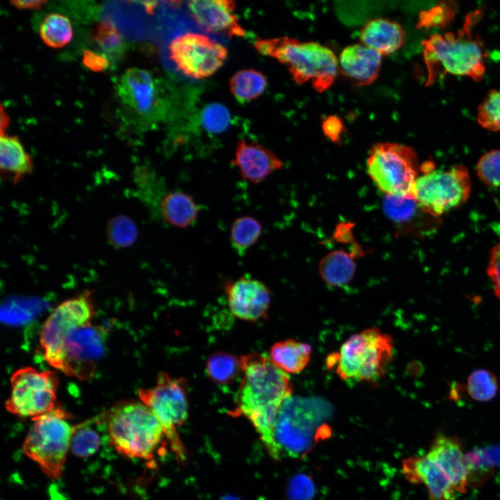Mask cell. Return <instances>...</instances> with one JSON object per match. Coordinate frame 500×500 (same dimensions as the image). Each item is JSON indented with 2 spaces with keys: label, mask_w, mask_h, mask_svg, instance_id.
<instances>
[{
  "label": "cell",
  "mask_w": 500,
  "mask_h": 500,
  "mask_svg": "<svg viewBox=\"0 0 500 500\" xmlns=\"http://www.w3.org/2000/svg\"><path fill=\"white\" fill-rule=\"evenodd\" d=\"M90 292L65 301L49 316L40 342L45 360L66 376L91 378L105 353V333L93 322Z\"/></svg>",
  "instance_id": "cell-1"
},
{
  "label": "cell",
  "mask_w": 500,
  "mask_h": 500,
  "mask_svg": "<svg viewBox=\"0 0 500 500\" xmlns=\"http://www.w3.org/2000/svg\"><path fill=\"white\" fill-rule=\"evenodd\" d=\"M240 359L242 377L234 412L250 421L270 456L279 459L273 428L281 406L292 396L290 377L267 355L251 353Z\"/></svg>",
  "instance_id": "cell-2"
},
{
  "label": "cell",
  "mask_w": 500,
  "mask_h": 500,
  "mask_svg": "<svg viewBox=\"0 0 500 500\" xmlns=\"http://www.w3.org/2000/svg\"><path fill=\"white\" fill-rule=\"evenodd\" d=\"M254 47L259 53L285 65L294 82L310 81L318 92L328 89L336 78L338 58L330 49L319 43L284 36L257 38Z\"/></svg>",
  "instance_id": "cell-3"
},
{
  "label": "cell",
  "mask_w": 500,
  "mask_h": 500,
  "mask_svg": "<svg viewBox=\"0 0 500 500\" xmlns=\"http://www.w3.org/2000/svg\"><path fill=\"white\" fill-rule=\"evenodd\" d=\"M468 17L464 28L456 34L432 35L422 42L428 73L426 85L446 74L466 76L475 81L482 79L484 52L479 40L472 37Z\"/></svg>",
  "instance_id": "cell-4"
},
{
  "label": "cell",
  "mask_w": 500,
  "mask_h": 500,
  "mask_svg": "<svg viewBox=\"0 0 500 500\" xmlns=\"http://www.w3.org/2000/svg\"><path fill=\"white\" fill-rule=\"evenodd\" d=\"M106 428L115 449L131 458L151 459L165 436L161 424L142 402L112 408L106 416Z\"/></svg>",
  "instance_id": "cell-5"
},
{
  "label": "cell",
  "mask_w": 500,
  "mask_h": 500,
  "mask_svg": "<svg viewBox=\"0 0 500 500\" xmlns=\"http://www.w3.org/2000/svg\"><path fill=\"white\" fill-rule=\"evenodd\" d=\"M393 340L377 328L352 335L333 356L336 372L345 381H377L393 356Z\"/></svg>",
  "instance_id": "cell-6"
},
{
  "label": "cell",
  "mask_w": 500,
  "mask_h": 500,
  "mask_svg": "<svg viewBox=\"0 0 500 500\" xmlns=\"http://www.w3.org/2000/svg\"><path fill=\"white\" fill-rule=\"evenodd\" d=\"M68 418L67 413L59 408L32 418L33 424L23 443L24 453L52 479L62 473L76 429L67 421Z\"/></svg>",
  "instance_id": "cell-7"
},
{
  "label": "cell",
  "mask_w": 500,
  "mask_h": 500,
  "mask_svg": "<svg viewBox=\"0 0 500 500\" xmlns=\"http://www.w3.org/2000/svg\"><path fill=\"white\" fill-rule=\"evenodd\" d=\"M322 406L306 399L290 397L276 416L273 438L279 456L306 455L314 445L324 419Z\"/></svg>",
  "instance_id": "cell-8"
},
{
  "label": "cell",
  "mask_w": 500,
  "mask_h": 500,
  "mask_svg": "<svg viewBox=\"0 0 500 500\" xmlns=\"http://www.w3.org/2000/svg\"><path fill=\"white\" fill-rule=\"evenodd\" d=\"M367 165L370 178L385 194L413 198L419 165L412 147L394 142L376 143L369 151Z\"/></svg>",
  "instance_id": "cell-9"
},
{
  "label": "cell",
  "mask_w": 500,
  "mask_h": 500,
  "mask_svg": "<svg viewBox=\"0 0 500 500\" xmlns=\"http://www.w3.org/2000/svg\"><path fill=\"white\" fill-rule=\"evenodd\" d=\"M141 402L145 404L161 424L165 437L179 461L185 459L183 445L177 428L188 418L186 382L182 378H173L165 372L157 376L156 384L149 389H140Z\"/></svg>",
  "instance_id": "cell-10"
},
{
  "label": "cell",
  "mask_w": 500,
  "mask_h": 500,
  "mask_svg": "<svg viewBox=\"0 0 500 500\" xmlns=\"http://www.w3.org/2000/svg\"><path fill=\"white\" fill-rule=\"evenodd\" d=\"M471 190L467 169L460 165L425 172L417 178L412 197L424 212L438 217L464 203Z\"/></svg>",
  "instance_id": "cell-11"
},
{
  "label": "cell",
  "mask_w": 500,
  "mask_h": 500,
  "mask_svg": "<svg viewBox=\"0 0 500 500\" xmlns=\"http://www.w3.org/2000/svg\"><path fill=\"white\" fill-rule=\"evenodd\" d=\"M167 55L176 70L183 76L203 79L221 68L226 60L228 50L206 34L186 31L170 40Z\"/></svg>",
  "instance_id": "cell-12"
},
{
  "label": "cell",
  "mask_w": 500,
  "mask_h": 500,
  "mask_svg": "<svg viewBox=\"0 0 500 500\" xmlns=\"http://www.w3.org/2000/svg\"><path fill=\"white\" fill-rule=\"evenodd\" d=\"M10 385L11 392L5 405L10 412L33 418L56 408L58 380L54 373L21 368L12 374Z\"/></svg>",
  "instance_id": "cell-13"
},
{
  "label": "cell",
  "mask_w": 500,
  "mask_h": 500,
  "mask_svg": "<svg viewBox=\"0 0 500 500\" xmlns=\"http://www.w3.org/2000/svg\"><path fill=\"white\" fill-rule=\"evenodd\" d=\"M117 94L122 103L133 112L147 120L162 116L165 106L161 84L149 71L130 68L117 83Z\"/></svg>",
  "instance_id": "cell-14"
},
{
  "label": "cell",
  "mask_w": 500,
  "mask_h": 500,
  "mask_svg": "<svg viewBox=\"0 0 500 500\" xmlns=\"http://www.w3.org/2000/svg\"><path fill=\"white\" fill-rule=\"evenodd\" d=\"M224 291L228 308L235 317L251 322L267 318L270 293L261 281L243 276L228 281Z\"/></svg>",
  "instance_id": "cell-15"
},
{
  "label": "cell",
  "mask_w": 500,
  "mask_h": 500,
  "mask_svg": "<svg viewBox=\"0 0 500 500\" xmlns=\"http://www.w3.org/2000/svg\"><path fill=\"white\" fill-rule=\"evenodd\" d=\"M190 17L203 31L229 38L242 37L246 31L235 14L232 0H193L187 2Z\"/></svg>",
  "instance_id": "cell-16"
},
{
  "label": "cell",
  "mask_w": 500,
  "mask_h": 500,
  "mask_svg": "<svg viewBox=\"0 0 500 500\" xmlns=\"http://www.w3.org/2000/svg\"><path fill=\"white\" fill-rule=\"evenodd\" d=\"M426 456L445 472L457 492H466L472 467L458 439L438 433Z\"/></svg>",
  "instance_id": "cell-17"
},
{
  "label": "cell",
  "mask_w": 500,
  "mask_h": 500,
  "mask_svg": "<svg viewBox=\"0 0 500 500\" xmlns=\"http://www.w3.org/2000/svg\"><path fill=\"white\" fill-rule=\"evenodd\" d=\"M232 163L246 181L258 183L283 168L282 160L271 150L254 141L238 142Z\"/></svg>",
  "instance_id": "cell-18"
},
{
  "label": "cell",
  "mask_w": 500,
  "mask_h": 500,
  "mask_svg": "<svg viewBox=\"0 0 500 500\" xmlns=\"http://www.w3.org/2000/svg\"><path fill=\"white\" fill-rule=\"evenodd\" d=\"M406 478L414 483H423L430 500H455L456 490L445 472L426 455L410 458L404 462Z\"/></svg>",
  "instance_id": "cell-19"
},
{
  "label": "cell",
  "mask_w": 500,
  "mask_h": 500,
  "mask_svg": "<svg viewBox=\"0 0 500 500\" xmlns=\"http://www.w3.org/2000/svg\"><path fill=\"white\" fill-rule=\"evenodd\" d=\"M382 56L362 44L346 47L339 57L342 73L359 85H367L377 79Z\"/></svg>",
  "instance_id": "cell-20"
},
{
  "label": "cell",
  "mask_w": 500,
  "mask_h": 500,
  "mask_svg": "<svg viewBox=\"0 0 500 500\" xmlns=\"http://www.w3.org/2000/svg\"><path fill=\"white\" fill-rule=\"evenodd\" d=\"M405 31L398 22L378 17L365 24L360 32V40L362 44L383 56L399 49L405 42Z\"/></svg>",
  "instance_id": "cell-21"
},
{
  "label": "cell",
  "mask_w": 500,
  "mask_h": 500,
  "mask_svg": "<svg viewBox=\"0 0 500 500\" xmlns=\"http://www.w3.org/2000/svg\"><path fill=\"white\" fill-rule=\"evenodd\" d=\"M0 168L1 176L14 183L32 174L33 160L17 138L1 135Z\"/></svg>",
  "instance_id": "cell-22"
},
{
  "label": "cell",
  "mask_w": 500,
  "mask_h": 500,
  "mask_svg": "<svg viewBox=\"0 0 500 500\" xmlns=\"http://www.w3.org/2000/svg\"><path fill=\"white\" fill-rule=\"evenodd\" d=\"M159 207L162 219L169 224L181 228L192 226L199 212V206L193 198L178 190L164 194Z\"/></svg>",
  "instance_id": "cell-23"
},
{
  "label": "cell",
  "mask_w": 500,
  "mask_h": 500,
  "mask_svg": "<svg viewBox=\"0 0 500 500\" xmlns=\"http://www.w3.org/2000/svg\"><path fill=\"white\" fill-rule=\"evenodd\" d=\"M311 352L310 344L288 339L271 347L269 358L277 367L287 374H298L309 362Z\"/></svg>",
  "instance_id": "cell-24"
},
{
  "label": "cell",
  "mask_w": 500,
  "mask_h": 500,
  "mask_svg": "<svg viewBox=\"0 0 500 500\" xmlns=\"http://www.w3.org/2000/svg\"><path fill=\"white\" fill-rule=\"evenodd\" d=\"M319 272L325 283L332 287H342L353 279L356 264L350 253L335 250L322 258Z\"/></svg>",
  "instance_id": "cell-25"
},
{
  "label": "cell",
  "mask_w": 500,
  "mask_h": 500,
  "mask_svg": "<svg viewBox=\"0 0 500 500\" xmlns=\"http://www.w3.org/2000/svg\"><path fill=\"white\" fill-rule=\"evenodd\" d=\"M267 85L265 76L253 68L238 71L233 75L229 83L231 94L241 103L258 98L264 93Z\"/></svg>",
  "instance_id": "cell-26"
},
{
  "label": "cell",
  "mask_w": 500,
  "mask_h": 500,
  "mask_svg": "<svg viewBox=\"0 0 500 500\" xmlns=\"http://www.w3.org/2000/svg\"><path fill=\"white\" fill-rule=\"evenodd\" d=\"M262 233L261 223L251 216H242L232 223L230 241L233 249L244 256L259 240Z\"/></svg>",
  "instance_id": "cell-27"
},
{
  "label": "cell",
  "mask_w": 500,
  "mask_h": 500,
  "mask_svg": "<svg viewBox=\"0 0 500 500\" xmlns=\"http://www.w3.org/2000/svg\"><path fill=\"white\" fill-rule=\"evenodd\" d=\"M206 370L207 375L215 383H231L242 374L240 357L226 352H216L207 360Z\"/></svg>",
  "instance_id": "cell-28"
},
{
  "label": "cell",
  "mask_w": 500,
  "mask_h": 500,
  "mask_svg": "<svg viewBox=\"0 0 500 500\" xmlns=\"http://www.w3.org/2000/svg\"><path fill=\"white\" fill-rule=\"evenodd\" d=\"M43 42L53 48H60L72 39L73 32L70 20L66 16L51 13L47 15L40 26Z\"/></svg>",
  "instance_id": "cell-29"
},
{
  "label": "cell",
  "mask_w": 500,
  "mask_h": 500,
  "mask_svg": "<svg viewBox=\"0 0 500 500\" xmlns=\"http://www.w3.org/2000/svg\"><path fill=\"white\" fill-rule=\"evenodd\" d=\"M496 376L489 370L480 369L469 374L467 381V392L474 400L488 401L492 399L498 390Z\"/></svg>",
  "instance_id": "cell-30"
},
{
  "label": "cell",
  "mask_w": 500,
  "mask_h": 500,
  "mask_svg": "<svg viewBox=\"0 0 500 500\" xmlns=\"http://www.w3.org/2000/svg\"><path fill=\"white\" fill-rule=\"evenodd\" d=\"M135 223L128 217L120 215L112 218L106 227V235L115 247L124 248L133 244L138 238Z\"/></svg>",
  "instance_id": "cell-31"
},
{
  "label": "cell",
  "mask_w": 500,
  "mask_h": 500,
  "mask_svg": "<svg viewBox=\"0 0 500 500\" xmlns=\"http://www.w3.org/2000/svg\"><path fill=\"white\" fill-rule=\"evenodd\" d=\"M100 446L98 433L86 424L78 426L72 435L70 450L78 457L85 458L94 454Z\"/></svg>",
  "instance_id": "cell-32"
},
{
  "label": "cell",
  "mask_w": 500,
  "mask_h": 500,
  "mask_svg": "<svg viewBox=\"0 0 500 500\" xmlns=\"http://www.w3.org/2000/svg\"><path fill=\"white\" fill-rule=\"evenodd\" d=\"M477 121L484 128L500 131V90H492L478 108Z\"/></svg>",
  "instance_id": "cell-33"
},
{
  "label": "cell",
  "mask_w": 500,
  "mask_h": 500,
  "mask_svg": "<svg viewBox=\"0 0 500 500\" xmlns=\"http://www.w3.org/2000/svg\"><path fill=\"white\" fill-rule=\"evenodd\" d=\"M201 124L208 133H221L227 129L231 122V115L228 109L219 103L206 106L201 112Z\"/></svg>",
  "instance_id": "cell-34"
},
{
  "label": "cell",
  "mask_w": 500,
  "mask_h": 500,
  "mask_svg": "<svg viewBox=\"0 0 500 500\" xmlns=\"http://www.w3.org/2000/svg\"><path fill=\"white\" fill-rule=\"evenodd\" d=\"M419 208L413 198L386 195L384 210L387 215L396 222H403L413 217Z\"/></svg>",
  "instance_id": "cell-35"
},
{
  "label": "cell",
  "mask_w": 500,
  "mask_h": 500,
  "mask_svg": "<svg viewBox=\"0 0 500 500\" xmlns=\"http://www.w3.org/2000/svg\"><path fill=\"white\" fill-rule=\"evenodd\" d=\"M476 172L485 185L500 187V150H492L482 156L478 162Z\"/></svg>",
  "instance_id": "cell-36"
},
{
  "label": "cell",
  "mask_w": 500,
  "mask_h": 500,
  "mask_svg": "<svg viewBox=\"0 0 500 500\" xmlns=\"http://www.w3.org/2000/svg\"><path fill=\"white\" fill-rule=\"evenodd\" d=\"M94 38L100 47L110 53H117L122 47V38L110 24H101L95 31Z\"/></svg>",
  "instance_id": "cell-37"
},
{
  "label": "cell",
  "mask_w": 500,
  "mask_h": 500,
  "mask_svg": "<svg viewBox=\"0 0 500 500\" xmlns=\"http://www.w3.org/2000/svg\"><path fill=\"white\" fill-rule=\"evenodd\" d=\"M315 494L312 478L304 474H298L290 481L288 494L290 500H311Z\"/></svg>",
  "instance_id": "cell-38"
},
{
  "label": "cell",
  "mask_w": 500,
  "mask_h": 500,
  "mask_svg": "<svg viewBox=\"0 0 500 500\" xmlns=\"http://www.w3.org/2000/svg\"><path fill=\"white\" fill-rule=\"evenodd\" d=\"M487 273L492 283L494 294L500 301V242L490 251Z\"/></svg>",
  "instance_id": "cell-39"
},
{
  "label": "cell",
  "mask_w": 500,
  "mask_h": 500,
  "mask_svg": "<svg viewBox=\"0 0 500 500\" xmlns=\"http://www.w3.org/2000/svg\"><path fill=\"white\" fill-rule=\"evenodd\" d=\"M324 134L333 142H338L344 131V124L341 119L337 116H328L322 122Z\"/></svg>",
  "instance_id": "cell-40"
},
{
  "label": "cell",
  "mask_w": 500,
  "mask_h": 500,
  "mask_svg": "<svg viewBox=\"0 0 500 500\" xmlns=\"http://www.w3.org/2000/svg\"><path fill=\"white\" fill-rule=\"evenodd\" d=\"M83 63L93 72H102L109 66V60L105 54L90 50H83Z\"/></svg>",
  "instance_id": "cell-41"
},
{
  "label": "cell",
  "mask_w": 500,
  "mask_h": 500,
  "mask_svg": "<svg viewBox=\"0 0 500 500\" xmlns=\"http://www.w3.org/2000/svg\"><path fill=\"white\" fill-rule=\"evenodd\" d=\"M44 1H12L11 3L18 8L38 9L44 4Z\"/></svg>",
  "instance_id": "cell-42"
},
{
  "label": "cell",
  "mask_w": 500,
  "mask_h": 500,
  "mask_svg": "<svg viewBox=\"0 0 500 500\" xmlns=\"http://www.w3.org/2000/svg\"><path fill=\"white\" fill-rule=\"evenodd\" d=\"M222 500H238V499H235L233 497L227 496L226 497H224Z\"/></svg>",
  "instance_id": "cell-43"
}]
</instances>
